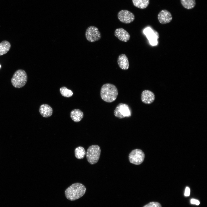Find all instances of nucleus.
Masks as SVG:
<instances>
[{"label":"nucleus","mask_w":207,"mask_h":207,"mask_svg":"<svg viewBox=\"0 0 207 207\" xmlns=\"http://www.w3.org/2000/svg\"><path fill=\"white\" fill-rule=\"evenodd\" d=\"M86 190L85 186L82 183H75L66 189L65 195L69 200L74 201L82 197L85 194Z\"/></svg>","instance_id":"1"},{"label":"nucleus","mask_w":207,"mask_h":207,"mask_svg":"<svg viewBox=\"0 0 207 207\" xmlns=\"http://www.w3.org/2000/svg\"><path fill=\"white\" fill-rule=\"evenodd\" d=\"M118 94L116 86L112 84L107 83L103 84L100 90V96L105 101L111 103L116 99Z\"/></svg>","instance_id":"2"},{"label":"nucleus","mask_w":207,"mask_h":207,"mask_svg":"<svg viewBox=\"0 0 207 207\" xmlns=\"http://www.w3.org/2000/svg\"><path fill=\"white\" fill-rule=\"evenodd\" d=\"M28 76L26 71L22 69H18L14 74L11 79V83L15 88H20L26 84Z\"/></svg>","instance_id":"3"},{"label":"nucleus","mask_w":207,"mask_h":207,"mask_svg":"<svg viewBox=\"0 0 207 207\" xmlns=\"http://www.w3.org/2000/svg\"><path fill=\"white\" fill-rule=\"evenodd\" d=\"M101 153L100 147L97 145L89 146L86 153V158L88 162L91 164L97 163L99 160Z\"/></svg>","instance_id":"4"},{"label":"nucleus","mask_w":207,"mask_h":207,"mask_svg":"<svg viewBox=\"0 0 207 207\" xmlns=\"http://www.w3.org/2000/svg\"><path fill=\"white\" fill-rule=\"evenodd\" d=\"M114 114L115 116L119 119L129 117L131 116V110L126 104L120 103L117 106L114 110Z\"/></svg>","instance_id":"5"},{"label":"nucleus","mask_w":207,"mask_h":207,"mask_svg":"<svg viewBox=\"0 0 207 207\" xmlns=\"http://www.w3.org/2000/svg\"><path fill=\"white\" fill-rule=\"evenodd\" d=\"M85 36L87 40L90 42H94L99 40L101 37L99 29L94 26H90L86 30Z\"/></svg>","instance_id":"6"},{"label":"nucleus","mask_w":207,"mask_h":207,"mask_svg":"<svg viewBox=\"0 0 207 207\" xmlns=\"http://www.w3.org/2000/svg\"><path fill=\"white\" fill-rule=\"evenodd\" d=\"M129 158L130 163L139 165L143 162L145 158V154L141 150L135 149L130 153Z\"/></svg>","instance_id":"7"},{"label":"nucleus","mask_w":207,"mask_h":207,"mask_svg":"<svg viewBox=\"0 0 207 207\" xmlns=\"http://www.w3.org/2000/svg\"><path fill=\"white\" fill-rule=\"evenodd\" d=\"M117 16L120 22L126 24L132 22L135 19L134 14L126 10H122L120 11L118 14Z\"/></svg>","instance_id":"8"},{"label":"nucleus","mask_w":207,"mask_h":207,"mask_svg":"<svg viewBox=\"0 0 207 207\" xmlns=\"http://www.w3.org/2000/svg\"><path fill=\"white\" fill-rule=\"evenodd\" d=\"M171 13L166 9L161 10L158 15V19L160 23L165 24L169 23L172 20Z\"/></svg>","instance_id":"9"},{"label":"nucleus","mask_w":207,"mask_h":207,"mask_svg":"<svg viewBox=\"0 0 207 207\" xmlns=\"http://www.w3.org/2000/svg\"><path fill=\"white\" fill-rule=\"evenodd\" d=\"M141 99L144 103L150 104L152 103L155 99L154 93L152 91L145 90L143 91L141 94Z\"/></svg>","instance_id":"10"},{"label":"nucleus","mask_w":207,"mask_h":207,"mask_svg":"<svg viewBox=\"0 0 207 207\" xmlns=\"http://www.w3.org/2000/svg\"><path fill=\"white\" fill-rule=\"evenodd\" d=\"M114 35L120 40L125 42L128 41L130 38L129 34L122 28L116 29L114 31Z\"/></svg>","instance_id":"11"},{"label":"nucleus","mask_w":207,"mask_h":207,"mask_svg":"<svg viewBox=\"0 0 207 207\" xmlns=\"http://www.w3.org/2000/svg\"><path fill=\"white\" fill-rule=\"evenodd\" d=\"M117 62L119 67L122 70H128L129 66V61L126 55L124 54H120L118 56Z\"/></svg>","instance_id":"12"},{"label":"nucleus","mask_w":207,"mask_h":207,"mask_svg":"<svg viewBox=\"0 0 207 207\" xmlns=\"http://www.w3.org/2000/svg\"><path fill=\"white\" fill-rule=\"evenodd\" d=\"M39 112L44 117L48 118L51 116L53 112L52 108L47 104H43L40 107Z\"/></svg>","instance_id":"13"},{"label":"nucleus","mask_w":207,"mask_h":207,"mask_svg":"<svg viewBox=\"0 0 207 207\" xmlns=\"http://www.w3.org/2000/svg\"><path fill=\"white\" fill-rule=\"evenodd\" d=\"M83 113L79 109H74L70 112V117L72 120L75 122L80 121L83 118Z\"/></svg>","instance_id":"14"},{"label":"nucleus","mask_w":207,"mask_h":207,"mask_svg":"<svg viewBox=\"0 0 207 207\" xmlns=\"http://www.w3.org/2000/svg\"><path fill=\"white\" fill-rule=\"evenodd\" d=\"M144 32L149 41L157 40L159 38V35L158 32L150 28L146 29Z\"/></svg>","instance_id":"15"},{"label":"nucleus","mask_w":207,"mask_h":207,"mask_svg":"<svg viewBox=\"0 0 207 207\" xmlns=\"http://www.w3.org/2000/svg\"><path fill=\"white\" fill-rule=\"evenodd\" d=\"M11 47L10 43L6 40L0 43V56L6 53L10 50Z\"/></svg>","instance_id":"16"},{"label":"nucleus","mask_w":207,"mask_h":207,"mask_svg":"<svg viewBox=\"0 0 207 207\" xmlns=\"http://www.w3.org/2000/svg\"><path fill=\"white\" fill-rule=\"evenodd\" d=\"M134 6L141 9H144L148 6L150 0H132Z\"/></svg>","instance_id":"17"},{"label":"nucleus","mask_w":207,"mask_h":207,"mask_svg":"<svg viewBox=\"0 0 207 207\" xmlns=\"http://www.w3.org/2000/svg\"><path fill=\"white\" fill-rule=\"evenodd\" d=\"M181 3L185 8L190 9L193 8L195 5V0H180Z\"/></svg>","instance_id":"18"},{"label":"nucleus","mask_w":207,"mask_h":207,"mask_svg":"<svg viewBox=\"0 0 207 207\" xmlns=\"http://www.w3.org/2000/svg\"><path fill=\"white\" fill-rule=\"evenodd\" d=\"M75 156L79 159H83L86 154V152L84 148L81 146L77 147L74 150Z\"/></svg>","instance_id":"19"},{"label":"nucleus","mask_w":207,"mask_h":207,"mask_svg":"<svg viewBox=\"0 0 207 207\" xmlns=\"http://www.w3.org/2000/svg\"><path fill=\"white\" fill-rule=\"evenodd\" d=\"M60 91L61 95L63 96L66 97H70L73 95V92L71 90L68 89L65 87L60 88Z\"/></svg>","instance_id":"20"},{"label":"nucleus","mask_w":207,"mask_h":207,"mask_svg":"<svg viewBox=\"0 0 207 207\" xmlns=\"http://www.w3.org/2000/svg\"><path fill=\"white\" fill-rule=\"evenodd\" d=\"M143 207H162L161 204L157 202H151L145 205Z\"/></svg>","instance_id":"21"},{"label":"nucleus","mask_w":207,"mask_h":207,"mask_svg":"<svg viewBox=\"0 0 207 207\" xmlns=\"http://www.w3.org/2000/svg\"><path fill=\"white\" fill-rule=\"evenodd\" d=\"M190 203L191 204H195L197 205H198L200 204V202L199 200L194 199H192L191 200Z\"/></svg>","instance_id":"22"},{"label":"nucleus","mask_w":207,"mask_h":207,"mask_svg":"<svg viewBox=\"0 0 207 207\" xmlns=\"http://www.w3.org/2000/svg\"><path fill=\"white\" fill-rule=\"evenodd\" d=\"M190 194V189L189 187H186L185 193H184V195L185 196H189Z\"/></svg>","instance_id":"23"},{"label":"nucleus","mask_w":207,"mask_h":207,"mask_svg":"<svg viewBox=\"0 0 207 207\" xmlns=\"http://www.w3.org/2000/svg\"><path fill=\"white\" fill-rule=\"evenodd\" d=\"M150 44L153 45H156L158 43L157 40H152L149 41Z\"/></svg>","instance_id":"24"},{"label":"nucleus","mask_w":207,"mask_h":207,"mask_svg":"<svg viewBox=\"0 0 207 207\" xmlns=\"http://www.w3.org/2000/svg\"><path fill=\"white\" fill-rule=\"evenodd\" d=\"M1 67V65H0V68Z\"/></svg>","instance_id":"25"}]
</instances>
